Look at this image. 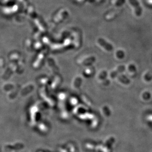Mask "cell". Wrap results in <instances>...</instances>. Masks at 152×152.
Wrapping results in <instances>:
<instances>
[{
    "instance_id": "6da1fadb",
    "label": "cell",
    "mask_w": 152,
    "mask_h": 152,
    "mask_svg": "<svg viewBox=\"0 0 152 152\" xmlns=\"http://www.w3.org/2000/svg\"><path fill=\"white\" fill-rule=\"evenodd\" d=\"M98 43H100V44L101 46L104 47L105 49H107V50H108V51H111L113 49L111 45L107 43L106 42H105L102 39H99Z\"/></svg>"
}]
</instances>
